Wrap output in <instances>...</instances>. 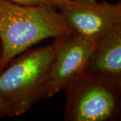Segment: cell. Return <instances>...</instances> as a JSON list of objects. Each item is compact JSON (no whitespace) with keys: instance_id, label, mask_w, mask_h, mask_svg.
<instances>
[{"instance_id":"8992f818","label":"cell","mask_w":121,"mask_h":121,"mask_svg":"<svg viewBox=\"0 0 121 121\" xmlns=\"http://www.w3.org/2000/svg\"><path fill=\"white\" fill-rule=\"evenodd\" d=\"M86 71L117 78L121 73V21L98 40Z\"/></svg>"},{"instance_id":"277c9868","label":"cell","mask_w":121,"mask_h":121,"mask_svg":"<svg viewBox=\"0 0 121 121\" xmlns=\"http://www.w3.org/2000/svg\"><path fill=\"white\" fill-rule=\"evenodd\" d=\"M97 43L75 32L60 38L50 69L47 98L64 90L71 80L86 71Z\"/></svg>"},{"instance_id":"ba28073f","label":"cell","mask_w":121,"mask_h":121,"mask_svg":"<svg viewBox=\"0 0 121 121\" xmlns=\"http://www.w3.org/2000/svg\"><path fill=\"white\" fill-rule=\"evenodd\" d=\"M7 117H14L12 104L8 99L0 98V119Z\"/></svg>"},{"instance_id":"6da1fadb","label":"cell","mask_w":121,"mask_h":121,"mask_svg":"<svg viewBox=\"0 0 121 121\" xmlns=\"http://www.w3.org/2000/svg\"><path fill=\"white\" fill-rule=\"evenodd\" d=\"M71 32L68 23L54 6L0 0V71L39 42L49 38L60 39Z\"/></svg>"},{"instance_id":"52a82bcc","label":"cell","mask_w":121,"mask_h":121,"mask_svg":"<svg viewBox=\"0 0 121 121\" xmlns=\"http://www.w3.org/2000/svg\"><path fill=\"white\" fill-rule=\"evenodd\" d=\"M13 3L28 5H48L55 7L58 9L62 8L67 4L70 0H6Z\"/></svg>"},{"instance_id":"30bf717a","label":"cell","mask_w":121,"mask_h":121,"mask_svg":"<svg viewBox=\"0 0 121 121\" xmlns=\"http://www.w3.org/2000/svg\"><path fill=\"white\" fill-rule=\"evenodd\" d=\"M1 45H0V58H1Z\"/></svg>"},{"instance_id":"3957f363","label":"cell","mask_w":121,"mask_h":121,"mask_svg":"<svg viewBox=\"0 0 121 121\" xmlns=\"http://www.w3.org/2000/svg\"><path fill=\"white\" fill-rule=\"evenodd\" d=\"M63 90L65 121H121V90L117 77L86 71Z\"/></svg>"},{"instance_id":"7a4b0ae2","label":"cell","mask_w":121,"mask_h":121,"mask_svg":"<svg viewBox=\"0 0 121 121\" xmlns=\"http://www.w3.org/2000/svg\"><path fill=\"white\" fill-rule=\"evenodd\" d=\"M60 39L20 54L0 71V98L11 102L14 117L47 98L50 69Z\"/></svg>"},{"instance_id":"5b68a950","label":"cell","mask_w":121,"mask_h":121,"mask_svg":"<svg viewBox=\"0 0 121 121\" xmlns=\"http://www.w3.org/2000/svg\"><path fill=\"white\" fill-rule=\"evenodd\" d=\"M59 10L73 32L97 43L121 21V1L110 4L97 0H70Z\"/></svg>"},{"instance_id":"9c48e42d","label":"cell","mask_w":121,"mask_h":121,"mask_svg":"<svg viewBox=\"0 0 121 121\" xmlns=\"http://www.w3.org/2000/svg\"><path fill=\"white\" fill-rule=\"evenodd\" d=\"M118 80L119 86H120V88H121V73L118 76Z\"/></svg>"}]
</instances>
